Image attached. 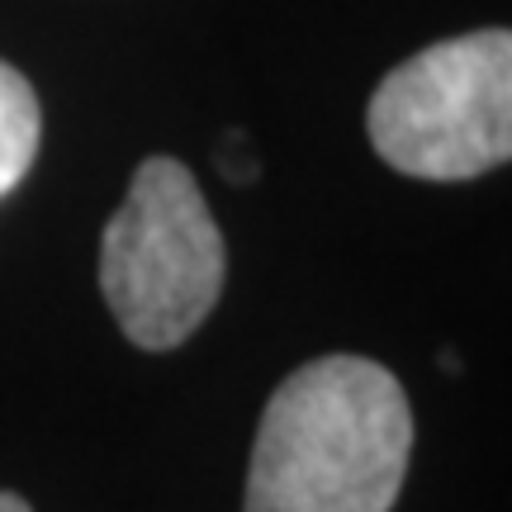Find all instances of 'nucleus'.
Wrapping results in <instances>:
<instances>
[{"mask_svg": "<svg viewBox=\"0 0 512 512\" xmlns=\"http://www.w3.org/2000/svg\"><path fill=\"white\" fill-rule=\"evenodd\" d=\"M413 456L403 384L366 356L299 366L261 413L247 512H389Z\"/></svg>", "mask_w": 512, "mask_h": 512, "instance_id": "nucleus-1", "label": "nucleus"}, {"mask_svg": "<svg viewBox=\"0 0 512 512\" xmlns=\"http://www.w3.org/2000/svg\"><path fill=\"white\" fill-rule=\"evenodd\" d=\"M223 275V233L195 176L176 157H147L100 242V290L114 323L143 351L181 347L219 304Z\"/></svg>", "mask_w": 512, "mask_h": 512, "instance_id": "nucleus-2", "label": "nucleus"}, {"mask_svg": "<svg viewBox=\"0 0 512 512\" xmlns=\"http://www.w3.org/2000/svg\"><path fill=\"white\" fill-rule=\"evenodd\" d=\"M370 143L418 181H475L512 157V38L475 29L399 62L370 95Z\"/></svg>", "mask_w": 512, "mask_h": 512, "instance_id": "nucleus-3", "label": "nucleus"}, {"mask_svg": "<svg viewBox=\"0 0 512 512\" xmlns=\"http://www.w3.org/2000/svg\"><path fill=\"white\" fill-rule=\"evenodd\" d=\"M38 138H43V110L34 86L0 57V200L29 176Z\"/></svg>", "mask_w": 512, "mask_h": 512, "instance_id": "nucleus-4", "label": "nucleus"}, {"mask_svg": "<svg viewBox=\"0 0 512 512\" xmlns=\"http://www.w3.org/2000/svg\"><path fill=\"white\" fill-rule=\"evenodd\" d=\"M0 512H34L19 494H0Z\"/></svg>", "mask_w": 512, "mask_h": 512, "instance_id": "nucleus-5", "label": "nucleus"}]
</instances>
